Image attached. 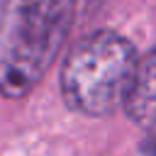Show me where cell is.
I'll return each instance as SVG.
<instances>
[{
    "label": "cell",
    "mask_w": 156,
    "mask_h": 156,
    "mask_svg": "<svg viewBox=\"0 0 156 156\" xmlns=\"http://www.w3.org/2000/svg\"><path fill=\"white\" fill-rule=\"evenodd\" d=\"M136 58L134 46L115 32H95L85 37L63 63V100L83 115H110L124 100Z\"/></svg>",
    "instance_id": "obj_2"
},
{
    "label": "cell",
    "mask_w": 156,
    "mask_h": 156,
    "mask_svg": "<svg viewBox=\"0 0 156 156\" xmlns=\"http://www.w3.org/2000/svg\"><path fill=\"white\" fill-rule=\"evenodd\" d=\"M76 0H0V93L24 98L51 68Z\"/></svg>",
    "instance_id": "obj_1"
},
{
    "label": "cell",
    "mask_w": 156,
    "mask_h": 156,
    "mask_svg": "<svg viewBox=\"0 0 156 156\" xmlns=\"http://www.w3.org/2000/svg\"><path fill=\"white\" fill-rule=\"evenodd\" d=\"M154 54L149 51L146 56L136 58L129 88L124 93V110L129 115L132 122L141 124V127H151L154 124Z\"/></svg>",
    "instance_id": "obj_3"
}]
</instances>
